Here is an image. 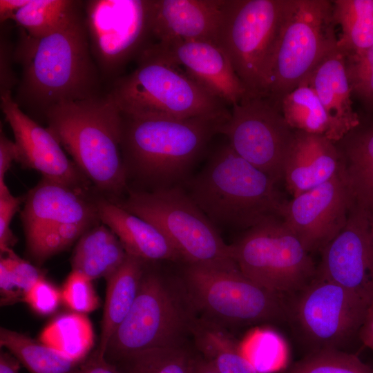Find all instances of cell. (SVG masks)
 <instances>
[{
	"label": "cell",
	"mask_w": 373,
	"mask_h": 373,
	"mask_svg": "<svg viewBox=\"0 0 373 373\" xmlns=\"http://www.w3.org/2000/svg\"><path fill=\"white\" fill-rule=\"evenodd\" d=\"M21 69L13 97L23 110L42 117L52 106L103 94L92 56L84 6L58 28L40 38L21 29L14 52Z\"/></svg>",
	"instance_id": "6da1fadb"
},
{
	"label": "cell",
	"mask_w": 373,
	"mask_h": 373,
	"mask_svg": "<svg viewBox=\"0 0 373 373\" xmlns=\"http://www.w3.org/2000/svg\"><path fill=\"white\" fill-rule=\"evenodd\" d=\"M48 128L82 174L102 193L117 197L127 187L122 151V113L108 94L50 108Z\"/></svg>",
	"instance_id": "7a4b0ae2"
},
{
	"label": "cell",
	"mask_w": 373,
	"mask_h": 373,
	"mask_svg": "<svg viewBox=\"0 0 373 373\" xmlns=\"http://www.w3.org/2000/svg\"><path fill=\"white\" fill-rule=\"evenodd\" d=\"M276 183L227 142L190 181L187 193L215 226L247 230L281 218L287 201Z\"/></svg>",
	"instance_id": "3957f363"
},
{
	"label": "cell",
	"mask_w": 373,
	"mask_h": 373,
	"mask_svg": "<svg viewBox=\"0 0 373 373\" xmlns=\"http://www.w3.org/2000/svg\"><path fill=\"white\" fill-rule=\"evenodd\" d=\"M121 113L120 146L126 171L131 169L143 180L164 184L186 174L227 121Z\"/></svg>",
	"instance_id": "277c9868"
},
{
	"label": "cell",
	"mask_w": 373,
	"mask_h": 373,
	"mask_svg": "<svg viewBox=\"0 0 373 373\" xmlns=\"http://www.w3.org/2000/svg\"><path fill=\"white\" fill-rule=\"evenodd\" d=\"M136 61V68L117 79L107 91L122 113L176 119L229 118L227 105L159 54L153 44Z\"/></svg>",
	"instance_id": "5b68a950"
},
{
	"label": "cell",
	"mask_w": 373,
	"mask_h": 373,
	"mask_svg": "<svg viewBox=\"0 0 373 373\" xmlns=\"http://www.w3.org/2000/svg\"><path fill=\"white\" fill-rule=\"evenodd\" d=\"M182 286L194 316L225 329L271 321L283 314L280 296L248 278L236 264L186 265Z\"/></svg>",
	"instance_id": "8992f818"
},
{
	"label": "cell",
	"mask_w": 373,
	"mask_h": 373,
	"mask_svg": "<svg viewBox=\"0 0 373 373\" xmlns=\"http://www.w3.org/2000/svg\"><path fill=\"white\" fill-rule=\"evenodd\" d=\"M116 203L156 227L186 265L236 264L231 245L182 188L168 186L152 191H131L124 201Z\"/></svg>",
	"instance_id": "52a82bcc"
},
{
	"label": "cell",
	"mask_w": 373,
	"mask_h": 373,
	"mask_svg": "<svg viewBox=\"0 0 373 373\" xmlns=\"http://www.w3.org/2000/svg\"><path fill=\"white\" fill-rule=\"evenodd\" d=\"M289 3L228 0L218 45L251 95H269L273 59Z\"/></svg>",
	"instance_id": "ba28073f"
},
{
	"label": "cell",
	"mask_w": 373,
	"mask_h": 373,
	"mask_svg": "<svg viewBox=\"0 0 373 373\" xmlns=\"http://www.w3.org/2000/svg\"><path fill=\"white\" fill-rule=\"evenodd\" d=\"M332 1L290 0L275 50L268 96L282 98L337 46Z\"/></svg>",
	"instance_id": "9c48e42d"
},
{
	"label": "cell",
	"mask_w": 373,
	"mask_h": 373,
	"mask_svg": "<svg viewBox=\"0 0 373 373\" xmlns=\"http://www.w3.org/2000/svg\"><path fill=\"white\" fill-rule=\"evenodd\" d=\"M230 245L240 271L279 296L303 289L316 275L309 252L281 218L247 229Z\"/></svg>",
	"instance_id": "30bf717a"
},
{
	"label": "cell",
	"mask_w": 373,
	"mask_h": 373,
	"mask_svg": "<svg viewBox=\"0 0 373 373\" xmlns=\"http://www.w3.org/2000/svg\"><path fill=\"white\" fill-rule=\"evenodd\" d=\"M175 292L161 276L146 267L133 305L106 346V359L113 362L182 343L193 313L183 294L180 298Z\"/></svg>",
	"instance_id": "8fae6325"
},
{
	"label": "cell",
	"mask_w": 373,
	"mask_h": 373,
	"mask_svg": "<svg viewBox=\"0 0 373 373\" xmlns=\"http://www.w3.org/2000/svg\"><path fill=\"white\" fill-rule=\"evenodd\" d=\"M153 0H88L84 16L90 52L111 85L151 44Z\"/></svg>",
	"instance_id": "7c38bea8"
},
{
	"label": "cell",
	"mask_w": 373,
	"mask_h": 373,
	"mask_svg": "<svg viewBox=\"0 0 373 373\" xmlns=\"http://www.w3.org/2000/svg\"><path fill=\"white\" fill-rule=\"evenodd\" d=\"M294 133L278 104L269 96L253 95L231 106L220 131L239 156L276 182L283 179Z\"/></svg>",
	"instance_id": "4fadbf2b"
},
{
	"label": "cell",
	"mask_w": 373,
	"mask_h": 373,
	"mask_svg": "<svg viewBox=\"0 0 373 373\" xmlns=\"http://www.w3.org/2000/svg\"><path fill=\"white\" fill-rule=\"evenodd\" d=\"M368 305L352 291L316 276L303 288L296 314L309 338L321 347H336L358 332Z\"/></svg>",
	"instance_id": "5bb4252c"
},
{
	"label": "cell",
	"mask_w": 373,
	"mask_h": 373,
	"mask_svg": "<svg viewBox=\"0 0 373 373\" xmlns=\"http://www.w3.org/2000/svg\"><path fill=\"white\" fill-rule=\"evenodd\" d=\"M344 169L285 204L281 218L309 252L322 250L339 233L355 203Z\"/></svg>",
	"instance_id": "9a60e30c"
},
{
	"label": "cell",
	"mask_w": 373,
	"mask_h": 373,
	"mask_svg": "<svg viewBox=\"0 0 373 373\" xmlns=\"http://www.w3.org/2000/svg\"><path fill=\"white\" fill-rule=\"evenodd\" d=\"M321 251L316 276L345 287L370 304L373 300V239L369 209L355 202L345 225Z\"/></svg>",
	"instance_id": "2e32d148"
},
{
	"label": "cell",
	"mask_w": 373,
	"mask_h": 373,
	"mask_svg": "<svg viewBox=\"0 0 373 373\" xmlns=\"http://www.w3.org/2000/svg\"><path fill=\"white\" fill-rule=\"evenodd\" d=\"M1 108L11 127L17 147V162L39 171L44 178L84 190L90 182L49 130L44 128L19 107L12 92L0 94Z\"/></svg>",
	"instance_id": "e0dca14e"
},
{
	"label": "cell",
	"mask_w": 373,
	"mask_h": 373,
	"mask_svg": "<svg viewBox=\"0 0 373 373\" xmlns=\"http://www.w3.org/2000/svg\"><path fill=\"white\" fill-rule=\"evenodd\" d=\"M165 59L179 66L200 86L228 106L251 95L231 61L217 44L203 41L153 43Z\"/></svg>",
	"instance_id": "ac0fdd59"
},
{
	"label": "cell",
	"mask_w": 373,
	"mask_h": 373,
	"mask_svg": "<svg viewBox=\"0 0 373 373\" xmlns=\"http://www.w3.org/2000/svg\"><path fill=\"white\" fill-rule=\"evenodd\" d=\"M228 0H153L157 42L203 41L218 44Z\"/></svg>",
	"instance_id": "d6986e66"
},
{
	"label": "cell",
	"mask_w": 373,
	"mask_h": 373,
	"mask_svg": "<svg viewBox=\"0 0 373 373\" xmlns=\"http://www.w3.org/2000/svg\"><path fill=\"white\" fill-rule=\"evenodd\" d=\"M84 191L43 178L25 198L21 218L26 235L57 224H94L99 219L96 202Z\"/></svg>",
	"instance_id": "ffe728a7"
},
{
	"label": "cell",
	"mask_w": 373,
	"mask_h": 373,
	"mask_svg": "<svg viewBox=\"0 0 373 373\" xmlns=\"http://www.w3.org/2000/svg\"><path fill=\"white\" fill-rule=\"evenodd\" d=\"M336 143L324 136L295 131L283 179L293 197L332 179L344 168Z\"/></svg>",
	"instance_id": "44dd1931"
},
{
	"label": "cell",
	"mask_w": 373,
	"mask_h": 373,
	"mask_svg": "<svg viewBox=\"0 0 373 373\" xmlns=\"http://www.w3.org/2000/svg\"><path fill=\"white\" fill-rule=\"evenodd\" d=\"M316 92L332 124L334 142H338L361 124L354 110L346 71V57L337 46L303 81ZM302 83V82H301Z\"/></svg>",
	"instance_id": "7402d4cb"
},
{
	"label": "cell",
	"mask_w": 373,
	"mask_h": 373,
	"mask_svg": "<svg viewBox=\"0 0 373 373\" xmlns=\"http://www.w3.org/2000/svg\"><path fill=\"white\" fill-rule=\"evenodd\" d=\"M95 202L99 220L117 236L128 254L146 262L182 260L156 227L108 199L101 198Z\"/></svg>",
	"instance_id": "603a6c76"
},
{
	"label": "cell",
	"mask_w": 373,
	"mask_h": 373,
	"mask_svg": "<svg viewBox=\"0 0 373 373\" xmlns=\"http://www.w3.org/2000/svg\"><path fill=\"white\" fill-rule=\"evenodd\" d=\"M147 262L127 254L122 265L106 280V298L96 352L104 356L106 346L127 316L137 295Z\"/></svg>",
	"instance_id": "cb8c5ba5"
},
{
	"label": "cell",
	"mask_w": 373,
	"mask_h": 373,
	"mask_svg": "<svg viewBox=\"0 0 373 373\" xmlns=\"http://www.w3.org/2000/svg\"><path fill=\"white\" fill-rule=\"evenodd\" d=\"M127 256L117 236L103 223L94 225L79 238L71 265L91 280L108 278L124 262Z\"/></svg>",
	"instance_id": "d4e9b609"
},
{
	"label": "cell",
	"mask_w": 373,
	"mask_h": 373,
	"mask_svg": "<svg viewBox=\"0 0 373 373\" xmlns=\"http://www.w3.org/2000/svg\"><path fill=\"white\" fill-rule=\"evenodd\" d=\"M189 333L200 356L220 373H258L225 328L193 315Z\"/></svg>",
	"instance_id": "484cf974"
},
{
	"label": "cell",
	"mask_w": 373,
	"mask_h": 373,
	"mask_svg": "<svg viewBox=\"0 0 373 373\" xmlns=\"http://www.w3.org/2000/svg\"><path fill=\"white\" fill-rule=\"evenodd\" d=\"M355 202L373 207V124H361L337 142Z\"/></svg>",
	"instance_id": "4316f807"
},
{
	"label": "cell",
	"mask_w": 373,
	"mask_h": 373,
	"mask_svg": "<svg viewBox=\"0 0 373 373\" xmlns=\"http://www.w3.org/2000/svg\"><path fill=\"white\" fill-rule=\"evenodd\" d=\"M39 341L73 361L81 363L94 344V332L89 318L77 312L61 314L41 332Z\"/></svg>",
	"instance_id": "83f0119b"
},
{
	"label": "cell",
	"mask_w": 373,
	"mask_h": 373,
	"mask_svg": "<svg viewBox=\"0 0 373 373\" xmlns=\"http://www.w3.org/2000/svg\"><path fill=\"white\" fill-rule=\"evenodd\" d=\"M280 107L285 121L294 131L322 135L334 142L332 121L307 82H303L285 95Z\"/></svg>",
	"instance_id": "f1b7e54d"
},
{
	"label": "cell",
	"mask_w": 373,
	"mask_h": 373,
	"mask_svg": "<svg viewBox=\"0 0 373 373\" xmlns=\"http://www.w3.org/2000/svg\"><path fill=\"white\" fill-rule=\"evenodd\" d=\"M0 345L30 373H73L80 363L41 341L4 327L0 329Z\"/></svg>",
	"instance_id": "f546056e"
},
{
	"label": "cell",
	"mask_w": 373,
	"mask_h": 373,
	"mask_svg": "<svg viewBox=\"0 0 373 373\" xmlns=\"http://www.w3.org/2000/svg\"><path fill=\"white\" fill-rule=\"evenodd\" d=\"M333 17L341 33L337 47L345 55L373 46V0H334Z\"/></svg>",
	"instance_id": "4dcf8cb0"
},
{
	"label": "cell",
	"mask_w": 373,
	"mask_h": 373,
	"mask_svg": "<svg viewBox=\"0 0 373 373\" xmlns=\"http://www.w3.org/2000/svg\"><path fill=\"white\" fill-rule=\"evenodd\" d=\"M200 358L184 343L140 352L110 362L119 373H195Z\"/></svg>",
	"instance_id": "1f68e13d"
},
{
	"label": "cell",
	"mask_w": 373,
	"mask_h": 373,
	"mask_svg": "<svg viewBox=\"0 0 373 373\" xmlns=\"http://www.w3.org/2000/svg\"><path fill=\"white\" fill-rule=\"evenodd\" d=\"M84 1L22 0L9 20L33 37L54 32L84 6Z\"/></svg>",
	"instance_id": "d6a6232c"
},
{
	"label": "cell",
	"mask_w": 373,
	"mask_h": 373,
	"mask_svg": "<svg viewBox=\"0 0 373 373\" xmlns=\"http://www.w3.org/2000/svg\"><path fill=\"white\" fill-rule=\"evenodd\" d=\"M242 352L258 373L280 369L286 362L287 347L284 338L267 328H256L240 342Z\"/></svg>",
	"instance_id": "836d02e7"
},
{
	"label": "cell",
	"mask_w": 373,
	"mask_h": 373,
	"mask_svg": "<svg viewBox=\"0 0 373 373\" xmlns=\"http://www.w3.org/2000/svg\"><path fill=\"white\" fill-rule=\"evenodd\" d=\"M93 224L64 223L46 227L26 235L31 256L42 262L71 245Z\"/></svg>",
	"instance_id": "e575fe53"
},
{
	"label": "cell",
	"mask_w": 373,
	"mask_h": 373,
	"mask_svg": "<svg viewBox=\"0 0 373 373\" xmlns=\"http://www.w3.org/2000/svg\"><path fill=\"white\" fill-rule=\"evenodd\" d=\"M285 373H373V368L354 354L327 347L305 356Z\"/></svg>",
	"instance_id": "d590c367"
},
{
	"label": "cell",
	"mask_w": 373,
	"mask_h": 373,
	"mask_svg": "<svg viewBox=\"0 0 373 373\" xmlns=\"http://www.w3.org/2000/svg\"><path fill=\"white\" fill-rule=\"evenodd\" d=\"M346 71L354 94L369 111H373V46L345 55Z\"/></svg>",
	"instance_id": "8d00e7d4"
},
{
	"label": "cell",
	"mask_w": 373,
	"mask_h": 373,
	"mask_svg": "<svg viewBox=\"0 0 373 373\" xmlns=\"http://www.w3.org/2000/svg\"><path fill=\"white\" fill-rule=\"evenodd\" d=\"M92 280L76 270H73L66 279L61 291V298L74 312L85 314L99 307V299Z\"/></svg>",
	"instance_id": "74e56055"
},
{
	"label": "cell",
	"mask_w": 373,
	"mask_h": 373,
	"mask_svg": "<svg viewBox=\"0 0 373 373\" xmlns=\"http://www.w3.org/2000/svg\"><path fill=\"white\" fill-rule=\"evenodd\" d=\"M0 261L6 266L8 278L19 298L23 299L33 285L44 277L38 268L19 258L14 251L6 257L1 256Z\"/></svg>",
	"instance_id": "f35d334b"
},
{
	"label": "cell",
	"mask_w": 373,
	"mask_h": 373,
	"mask_svg": "<svg viewBox=\"0 0 373 373\" xmlns=\"http://www.w3.org/2000/svg\"><path fill=\"white\" fill-rule=\"evenodd\" d=\"M22 300L35 313L48 316L57 309L62 298L61 291L44 276L24 294Z\"/></svg>",
	"instance_id": "ab89813d"
},
{
	"label": "cell",
	"mask_w": 373,
	"mask_h": 373,
	"mask_svg": "<svg viewBox=\"0 0 373 373\" xmlns=\"http://www.w3.org/2000/svg\"><path fill=\"white\" fill-rule=\"evenodd\" d=\"M23 198L15 197L10 192L0 195V249L1 254H8L17 241L10 229V223Z\"/></svg>",
	"instance_id": "60d3db41"
},
{
	"label": "cell",
	"mask_w": 373,
	"mask_h": 373,
	"mask_svg": "<svg viewBox=\"0 0 373 373\" xmlns=\"http://www.w3.org/2000/svg\"><path fill=\"white\" fill-rule=\"evenodd\" d=\"M8 28L1 26L0 37V94L12 92L19 79L13 69L15 44L10 40Z\"/></svg>",
	"instance_id": "b9f144b4"
},
{
	"label": "cell",
	"mask_w": 373,
	"mask_h": 373,
	"mask_svg": "<svg viewBox=\"0 0 373 373\" xmlns=\"http://www.w3.org/2000/svg\"><path fill=\"white\" fill-rule=\"evenodd\" d=\"M18 159L17 147L15 142L8 138L2 129L0 131V194L9 193L5 176L12 162Z\"/></svg>",
	"instance_id": "7bdbcfd3"
},
{
	"label": "cell",
	"mask_w": 373,
	"mask_h": 373,
	"mask_svg": "<svg viewBox=\"0 0 373 373\" xmlns=\"http://www.w3.org/2000/svg\"><path fill=\"white\" fill-rule=\"evenodd\" d=\"M73 373H119L116 367L96 350L81 362Z\"/></svg>",
	"instance_id": "ee69618b"
},
{
	"label": "cell",
	"mask_w": 373,
	"mask_h": 373,
	"mask_svg": "<svg viewBox=\"0 0 373 373\" xmlns=\"http://www.w3.org/2000/svg\"><path fill=\"white\" fill-rule=\"evenodd\" d=\"M358 336L363 344L373 350V300L367 306Z\"/></svg>",
	"instance_id": "f6af8a7d"
},
{
	"label": "cell",
	"mask_w": 373,
	"mask_h": 373,
	"mask_svg": "<svg viewBox=\"0 0 373 373\" xmlns=\"http://www.w3.org/2000/svg\"><path fill=\"white\" fill-rule=\"evenodd\" d=\"M21 363L10 352H1L0 373H19Z\"/></svg>",
	"instance_id": "bcb514c9"
},
{
	"label": "cell",
	"mask_w": 373,
	"mask_h": 373,
	"mask_svg": "<svg viewBox=\"0 0 373 373\" xmlns=\"http://www.w3.org/2000/svg\"><path fill=\"white\" fill-rule=\"evenodd\" d=\"M195 373H220L209 362L200 356L195 368Z\"/></svg>",
	"instance_id": "7dc6e473"
},
{
	"label": "cell",
	"mask_w": 373,
	"mask_h": 373,
	"mask_svg": "<svg viewBox=\"0 0 373 373\" xmlns=\"http://www.w3.org/2000/svg\"><path fill=\"white\" fill-rule=\"evenodd\" d=\"M369 220L372 237L373 239V207L369 209Z\"/></svg>",
	"instance_id": "c3c4849f"
}]
</instances>
